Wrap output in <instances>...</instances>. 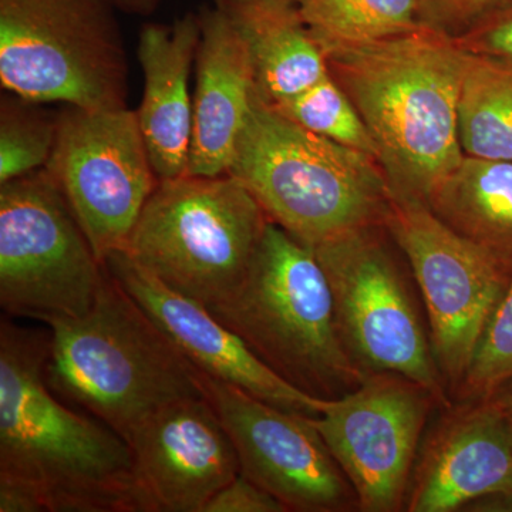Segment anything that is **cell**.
<instances>
[{"label":"cell","mask_w":512,"mask_h":512,"mask_svg":"<svg viewBox=\"0 0 512 512\" xmlns=\"http://www.w3.org/2000/svg\"><path fill=\"white\" fill-rule=\"evenodd\" d=\"M228 174L248 188L269 221L312 248L386 227L392 212V187L375 157L298 126L258 92Z\"/></svg>","instance_id":"4"},{"label":"cell","mask_w":512,"mask_h":512,"mask_svg":"<svg viewBox=\"0 0 512 512\" xmlns=\"http://www.w3.org/2000/svg\"><path fill=\"white\" fill-rule=\"evenodd\" d=\"M278 498L239 476L211 498L204 512H286Z\"/></svg>","instance_id":"28"},{"label":"cell","mask_w":512,"mask_h":512,"mask_svg":"<svg viewBox=\"0 0 512 512\" xmlns=\"http://www.w3.org/2000/svg\"><path fill=\"white\" fill-rule=\"evenodd\" d=\"M426 204L460 237L512 265V161L464 156Z\"/></svg>","instance_id":"20"},{"label":"cell","mask_w":512,"mask_h":512,"mask_svg":"<svg viewBox=\"0 0 512 512\" xmlns=\"http://www.w3.org/2000/svg\"><path fill=\"white\" fill-rule=\"evenodd\" d=\"M43 325L52 389L126 441L168 404L205 396L200 370L107 268L89 311Z\"/></svg>","instance_id":"3"},{"label":"cell","mask_w":512,"mask_h":512,"mask_svg":"<svg viewBox=\"0 0 512 512\" xmlns=\"http://www.w3.org/2000/svg\"><path fill=\"white\" fill-rule=\"evenodd\" d=\"M104 266L204 375L237 386L286 412L316 417L325 410L329 400L316 399L286 383L207 306L161 284L126 252L107 256Z\"/></svg>","instance_id":"15"},{"label":"cell","mask_w":512,"mask_h":512,"mask_svg":"<svg viewBox=\"0 0 512 512\" xmlns=\"http://www.w3.org/2000/svg\"><path fill=\"white\" fill-rule=\"evenodd\" d=\"M454 40L468 55L485 57L512 67V0L485 13Z\"/></svg>","instance_id":"26"},{"label":"cell","mask_w":512,"mask_h":512,"mask_svg":"<svg viewBox=\"0 0 512 512\" xmlns=\"http://www.w3.org/2000/svg\"><path fill=\"white\" fill-rule=\"evenodd\" d=\"M292 2L299 3V2H301V0H292Z\"/></svg>","instance_id":"31"},{"label":"cell","mask_w":512,"mask_h":512,"mask_svg":"<svg viewBox=\"0 0 512 512\" xmlns=\"http://www.w3.org/2000/svg\"><path fill=\"white\" fill-rule=\"evenodd\" d=\"M127 443L153 512H204L239 476L237 450L205 396L177 400L151 414Z\"/></svg>","instance_id":"14"},{"label":"cell","mask_w":512,"mask_h":512,"mask_svg":"<svg viewBox=\"0 0 512 512\" xmlns=\"http://www.w3.org/2000/svg\"><path fill=\"white\" fill-rule=\"evenodd\" d=\"M208 309L272 372L316 399H339L369 376L340 339L315 251L275 222L266 225L241 284Z\"/></svg>","instance_id":"5"},{"label":"cell","mask_w":512,"mask_h":512,"mask_svg":"<svg viewBox=\"0 0 512 512\" xmlns=\"http://www.w3.org/2000/svg\"><path fill=\"white\" fill-rule=\"evenodd\" d=\"M201 25L188 173L228 174L256 94L254 67L241 36L217 6L198 12Z\"/></svg>","instance_id":"17"},{"label":"cell","mask_w":512,"mask_h":512,"mask_svg":"<svg viewBox=\"0 0 512 512\" xmlns=\"http://www.w3.org/2000/svg\"><path fill=\"white\" fill-rule=\"evenodd\" d=\"M487 399L493 400V402L500 404L504 410L512 414V377L507 382L498 386Z\"/></svg>","instance_id":"30"},{"label":"cell","mask_w":512,"mask_h":512,"mask_svg":"<svg viewBox=\"0 0 512 512\" xmlns=\"http://www.w3.org/2000/svg\"><path fill=\"white\" fill-rule=\"evenodd\" d=\"M431 400L437 402L402 376L373 373L311 417L352 485L360 510L403 507Z\"/></svg>","instance_id":"12"},{"label":"cell","mask_w":512,"mask_h":512,"mask_svg":"<svg viewBox=\"0 0 512 512\" xmlns=\"http://www.w3.org/2000/svg\"><path fill=\"white\" fill-rule=\"evenodd\" d=\"M427 444L407 500L410 512H451L512 497V414L490 399L450 414Z\"/></svg>","instance_id":"16"},{"label":"cell","mask_w":512,"mask_h":512,"mask_svg":"<svg viewBox=\"0 0 512 512\" xmlns=\"http://www.w3.org/2000/svg\"><path fill=\"white\" fill-rule=\"evenodd\" d=\"M271 107L298 126L377 160V147L366 124L330 72L309 89Z\"/></svg>","instance_id":"23"},{"label":"cell","mask_w":512,"mask_h":512,"mask_svg":"<svg viewBox=\"0 0 512 512\" xmlns=\"http://www.w3.org/2000/svg\"><path fill=\"white\" fill-rule=\"evenodd\" d=\"M269 218L234 175L158 181L126 254L174 292L211 308L247 275Z\"/></svg>","instance_id":"6"},{"label":"cell","mask_w":512,"mask_h":512,"mask_svg":"<svg viewBox=\"0 0 512 512\" xmlns=\"http://www.w3.org/2000/svg\"><path fill=\"white\" fill-rule=\"evenodd\" d=\"M198 13L173 23H147L138 37L144 94L138 123L158 181L188 173L194 103L188 82L200 45Z\"/></svg>","instance_id":"18"},{"label":"cell","mask_w":512,"mask_h":512,"mask_svg":"<svg viewBox=\"0 0 512 512\" xmlns=\"http://www.w3.org/2000/svg\"><path fill=\"white\" fill-rule=\"evenodd\" d=\"M109 0H0V82L30 103L127 107L123 36Z\"/></svg>","instance_id":"7"},{"label":"cell","mask_w":512,"mask_h":512,"mask_svg":"<svg viewBox=\"0 0 512 512\" xmlns=\"http://www.w3.org/2000/svg\"><path fill=\"white\" fill-rule=\"evenodd\" d=\"M49 332L0 320V512H153L126 440L52 389Z\"/></svg>","instance_id":"1"},{"label":"cell","mask_w":512,"mask_h":512,"mask_svg":"<svg viewBox=\"0 0 512 512\" xmlns=\"http://www.w3.org/2000/svg\"><path fill=\"white\" fill-rule=\"evenodd\" d=\"M57 119L20 106L18 100L2 101L0 116V184L9 183L46 168L55 150Z\"/></svg>","instance_id":"24"},{"label":"cell","mask_w":512,"mask_h":512,"mask_svg":"<svg viewBox=\"0 0 512 512\" xmlns=\"http://www.w3.org/2000/svg\"><path fill=\"white\" fill-rule=\"evenodd\" d=\"M386 228L419 285L443 382L460 389L512 265L460 237L416 198L393 194Z\"/></svg>","instance_id":"10"},{"label":"cell","mask_w":512,"mask_h":512,"mask_svg":"<svg viewBox=\"0 0 512 512\" xmlns=\"http://www.w3.org/2000/svg\"><path fill=\"white\" fill-rule=\"evenodd\" d=\"M322 50L375 141L393 194L427 202L464 158L457 104L467 53L426 25Z\"/></svg>","instance_id":"2"},{"label":"cell","mask_w":512,"mask_h":512,"mask_svg":"<svg viewBox=\"0 0 512 512\" xmlns=\"http://www.w3.org/2000/svg\"><path fill=\"white\" fill-rule=\"evenodd\" d=\"M423 25L451 37L463 35L485 13L511 0H417Z\"/></svg>","instance_id":"27"},{"label":"cell","mask_w":512,"mask_h":512,"mask_svg":"<svg viewBox=\"0 0 512 512\" xmlns=\"http://www.w3.org/2000/svg\"><path fill=\"white\" fill-rule=\"evenodd\" d=\"M106 276L47 168L0 184V306L45 323L79 318Z\"/></svg>","instance_id":"8"},{"label":"cell","mask_w":512,"mask_h":512,"mask_svg":"<svg viewBox=\"0 0 512 512\" xmlns=\"http://www.w3.org/2000/svg\"><path fill=\"white\" fill-rule=\"evenodd\" d=\"M119 12L133 16H150L161 5V0H109Z\"/></svg>","instance_id":"29"},{"label":"cell","mask_w":512,"mask_h":512,"mask_svg":"<svg viewBox=\"0 0 512 512\" xmlns=\"http://www.w3.org/2000/svg\"><path fill=\"white\" fill-rule=\"evenodd\" d=\"M247 47L256 92L275 106L329 74L325 53L292 0H212Z\"/></svg>","instance_id":"19"},{"label":"cell","mask_w":512,"mask_h":512,"mask_svg":"<svg viewBox=\"0 0 512 512\" xmlns=\"http://www.w3.org/2000/svg\"><path fill=\"white\" fill-rule=\"evenodd\" d=\"M101 262L126 251L158 180L137 111L67 106L46 165Z\"/></svg>","instance_id":"11"},{"label":"cell","mask_w":512,"mask_h":512,"mask_svg":"<svg viewBox=\"0 0 512 512\" xmlns=\"http://www.w3.org/2000/svg\"><path fill=\"white\" fill-rule=\"evenodd\" d=\"M320 47L375 42L421 28L417 0H301Z\"/></svg>","instance_id":"22"},{"label":"cell","mask_w":512,"mask_h":512,"mask_svg":"<svg viewBox=\"0 0 512 512\" xmlns=\"http://www.w3.org/2000/svg\"><path fill=\"white\" fill-rule=\"evenodd\" d=\"M512 377V279L483 330L460 390L474 400L487 399Z\"/></svg>","instance_id":"25"},{"label":"cell","mask_w":512,"mask_h":512,"mask_svg":"<svg viewBox=\"0 0 512 512\" xmlns=\"http://www.w3.org/2000/svg\"><path fill=\"white\" fill-rule=\"evenodd\" d=\"M457 126L464 156L512 161V67L467 53Z\"/></svg>","instance_id":"21"},{"label":"cell","mask_w":512,"mask_h":512,"mask_svg":"<svg viewBox=\"0 0 512 512\" xmlns=\"http://www.w3.org/2000/svg\"><path fill=\"white\" fill-rule=\"evenodd\" d=\"M386 232V227L360 229L313 248L329 281L336 328L367 375L402 376L448 406L430 336Z\"/></svg>","instance_id":"9"},{"label":"cell","mask_w":512,"mask_h":512,"mask_svg":"<svg viewBox=\"0 0 512 512\" xmlns=\"http://www.w3.org/2000/svg\"><path fill=\"white\" fill-rule=\"evenodd\" d=\"M202 387L237 450L239 474L288 511L359 507L355 491L311 417L286 412L201 373Z\"/></svg>","instance_id":"13"}]
</instances>
